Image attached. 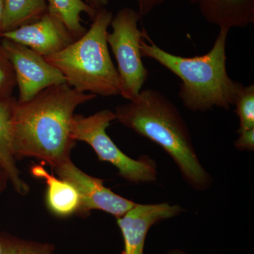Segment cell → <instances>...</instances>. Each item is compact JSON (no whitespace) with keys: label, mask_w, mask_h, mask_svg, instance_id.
<instances>
[{"label":"cell","mask_w":254,"mask_h":254,"mask_svg":"<svg viewBox=\"0 0 254 254\" xmlns=\"http://www.w3.org/2000/svg\"><path fill=\"white\" fill-rule=\"evenodd\" d=\"M31 173L46 181L48 185L47 206L52 213L59 217H67L78 213L81 198L72 185L50 175L42 165H34Z\"/></svg>","instance_id":"obj_13"},{"label":"cell","mask_w":254,"mask_h":254,"mask_svg":"<svg viewBox=\"0 0 254 254\" xmlns=\"http://www.w3.org/2000/svg\"><path fill=\"white\" fill-rule=\"evenodd\" d=\"M113 16L106 8L98 10L83 36L60 53L45 58L76 91L104 97L121 93L120 76L107 42Z\"/></svg>","instance_id":"obj_4"},{"label":"cell","mask_w":254,"mask_h":254,"mask_svg":"<svg viewBox=\"0 0 254 254\" xmlns=\"http://www.w3.org/2000/svg\"><path fill=\"white\" fill-rule=\"evenodd\" d=\"M183 211L180 205L169 203H136L125 215L117 218L125 242L123 254H144L145 240L150 229L155 224L178 216Z\"/></svg>","instance_id":"obj_9"},{"label":"cell","mask_w":254,"mask_h":254,"mask_svg":"<svg viewBox=\"0 0 254 254\" xmlns=\"http://www.w3.org/2000/svg\"><path fill=\"white\" fill-rule=\"evenodd\" d=\"M4 0H0V37L3 33V23H4Z\"/></svg>","instance_id":"obj_22"},{"label":"cell","mask_w":254,"mask_h":254,"mask_svg":"<svg viewBox=\"0 0 254 254\" xmlns=\"http://www.w3.org/2000/svg\"><path fill=\"white\" fill-rule=\"evenodd\" d=\"M228 31L220 30L213 48L207 54L185 58L165 51L149 38H142V58L155 60L182 80L179 97L187 109L204 112L213 107L229 110L234 105L242 83L229 76L226 67Z\"/></svg>","instance_id":"obj_3"},{"label":"cell","mask_w":254,"mask_h":254,"mask_svg":"<svg viewBox=\"0 0 254 254\" xmlns=\"http://www.w3.org/2000/svg\"><path fill=\"white\" fill-rule=\"evenodd\" d=\"M168 254H187L186 252H184L180 249H173L168 251Z\"/></svg>","instance_id":"obj_23"},{"label":"cell","mask_w":254,"mask_h":254,"mask_svg":"<svg viewBox=\"0 0 254 254\" xmlns=\"http://www.w3.org/2000/svg\"><path fill=\"white\" fill-rule=\"evenodd\" d=\"M240 120V127L237 133L254 128V85H242L237 92L234 105Z\"/></svg>","instance_id":"obj_16"},{"label":"cell","mask_w":254,"mask_h":254,"mask_svg":"<svg viewBox=\"0 0 254 254\" xmlns=\"http://www.w3.org/2000/svg\"><path fill=\"white\" fill-rule=\"evenodd\" d=\"M114 113L115 120L165 150L191 188L205 191L211 187L213 177L200 163L188 125L166 95L157 90H141Z\"/></svg>","instance_id":"obj_2"},{"label":"cell","mask_w":254,"mask_h":254,"mask_svg":"<svg viewBox=\"0 0 254 254\" xmlns=\"http://www.w3.org/2000/svg\"><path fill=\"white\" fill-rule=\"evenodd\" d=\"M55 169L60 179L68 182L77 190L81 198V206L78 213L80 215H88L91 210H98L118 218L136 204L105 187L103 180L82 172L71 159Z\"/></svg>","instance_id":"obj_8"},{"label":"cell","mask_w":254,"mask_h":254,"mask_svg":"<svg viewBox=\"0 0 254 254\" xmlns=\"http://www.w3.org/2000/svg\"><path fill=\"white\" fill-rule=\"evenodd\" d=\"M115 119V113L110 110H100L88 117L74 115L71 136L74 141L88 143L100 161L114 165L126 181L134 184L156 182L158 173L154 160L148 155L138 159L130 158L108 136L106 129Z\"/></svg>","instance_id":"obj_5"},{"label":"cell","mask_w":254,"mask_h":254,"mask_svg":"<svg viewBox=\"0 0 254 254\" xmlns=\"http://www.w3.org/2000/svg\"><path fill=\"white\" fill-rule=\"evenodd\" d=\"M16 86L14 70L0 45V98H9Z\"/></svg>","instance_id":"obj_18"},{"label":"cell","mask_w":254,"mask_h":254,"mask_svg":"<svg viewBox=\"0 0 254 254\" xmlns=\"http://www.w3.org/2000/svg\"><path fill=\"white\" fill-rule=\"evenodd\" d=\"M83 1L96 11L105 8L108 4V0H83Z\"/></svg>","instance_id":"obj_21"},{"label":"cell","mask_w":254,"mask_h":254,"mask_svg":"<svg viewBox=\"0 0 254 254\" xmlns=\"http://www.w3.org/2000/svg\"><path fill=\"white\" fill-rule=\"evenodd\" d=\"M239 134H240L239 138L234 142L235 148L240 150H247L249 151H254V128L241 132Z\"/></svg>","instance_id":"obj_19"},{"label":"cell","mask_w":254,"mask_h":254,"mask_svg":"<svg viewBox=\"0 0 254 254\" xmlns=\"http://www.w3.org/2000/svg\"><path fill=\"white\" fill-rule=\"evenodd\" d=\"M53 246L12 239L4 241L0 254H53Z\"/></svg>","instance_id":"obj_17"},{"label":"cell","mask_w":254,"mask_h":254,"mask_svg":"<svg viewBox=\"0 0 254 254\" xmlns=\"http://www.w3.org/2000/svg\"><path fill=\"white\" fill-rule=\"evenodd\" d=\"M166 0H136L138 11L141 17L151 13L158 6L163 4Z\"/></svg>","instance_id":"obj_20"},{"label":"cell","mask_w":254,"mask_h":254,"mask_svg":"<svg viewBox=\"0 0 254 254\" xmlns=\"http://www.w3.org/2000/svg\"><path fill=\"white\" fill-rule=\"evenodd\" d=\"M186 1H189V2L191 3V4H197L198 0H186Z\"/></svg>","instance_id":"obj_24"},{"label":"cell","mask_w":254,"mask_h":254,"mask_svg":"<svg viewBox=\"0 0 254 254\" xmlns=\"http://www.w3.org/2000/svg\"><path fill=\"white\" fill-rule=\"evenodd\" d=\"M15 101L16 99L11 97L0 98V169L15 190L25 195L29 191V187L21 177L13 152L11 120Z\"/></svg>","instance_id":"obj_12"},{"label":"cell","mask_w":254,"mask_h":254,"mask_svg":"<svg viewBox=\"0 0 254 254\" xmlns=\"http://www.w3.org/2000/svg\"><path fill=\"white\" fill-rule=\"evenodd\" d=\"M1 46L14 70L17 101L26 102L50 87L66 83L59 69L28 47L1 38Z\"/></svg>","instance_id":"obj_7"},{"label":"cell","mask_w":254,"mask_h":254,"mask_svg":"<svg viewBox=\"0 0 254 254\" xmlns=\"http://www.w3.org/2000/svg\"><path fill=\"white\" fill-rule=\"evenodd\" d=\"M47 1L48 11L59 18L76 40L83 36L87 30L82 25L81 14H88L93 21L98 11L83 0H47Z\"/></svg>","instance_id":"obj_14"},{"label":"cell","mask_w":254,"mask_h":254,"mask_svg":"<svg viewBox=\"0 0 254 254\" xmlns=\"http://www.w3.org/2000/svg\"><path fill=\"white\" fill-rule=\"evenodd\" d=\"M197 4L205 21L221 31L254 23V0H198Z\"/></svg>","instance_id":"obj_11"},{"label":"cell","mask_w":254,"mask_h":254,"mask_svg":"<svg viewBox=\"0 0 254 254\" xmlns=\"http://www.w3.org/2000/svg\"><path fill=\"white\" fill-rule=\"evenodd\" d=\"M3 33L34 22L48 11L47 0H4Z\"/></svg>","instance_id":"obj_15"},{"label":"cell","mask_w":254,"mask_h":254,"mask_svg":"<svg viewBox=\"0 0 254 254\" xmlns=\"http://www.w3.org/2000/svg\"><path fill=\"white\" fill-rule=\"evenodd\" d=\"M1 38L28 47L43 58L60 53L76 41L59 18L48 11L34 22L4 32Z\"/></svg>","instance_id":"obj_10"},{"label":"cell","mask_w":254,"mask_h":254,"mask_svg":"<svg viewBox=\"0 0 254 254\" xmlns=\"http://www.w3.org/2000/svg\"><path fill=\"white\" fill-rule=\"evenodd\" d=\"M141 16L136 10L125 7L113 16L108 33L107 42L118 63L121 82L120 95L131 101L139 94L148 78V69L142 61L140 43L146 34L145 29L138 28Z\"/></svg>","instance_id":"obj_6"},{"label":"cell","mask_w":254,"mask_h":254,"mask_svg":"<svg viewBox=\"0 0 254 254\" xmlns=\"http://www.w3.org/2000/svg\"><path fill=\"white\" fill-rule=\"evenodd\" d=\"M95 97L63 83L28 101L16 100L11 120L15 158H36L54 168L69 160L76 145L71 131L75 110Z\"/></svg>","instance_id":"obj_1"}]
</instances>
